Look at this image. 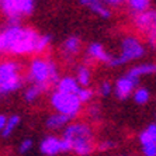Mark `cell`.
Listing matches in <instances>:
<instances>
[{
    "mask_svg": "<svg viewBox=\"0 0 156 156\" xmlns=\"http://www.w3.org/2000/svg\"><path fill=\"white\" fill-rule=\"evenodd\" d=\"M51 104L58 113L69 117L70 120H75L79 115L82 110V101L79 100L77 94H69V93H62L55 91L51 96Z\"/></svg>",
    "mask_w": 156,
    "mask_h": 156,
    "instance_id": "6",
    "label": "cell"
},
{
    "mask_svg": "<svg viewBox=\"0 0 156 156\" xmlns=\"http://www.w3.org/2000/svg\"><path fill=\"white\" fill-rule=\"evenodd\" d=\"M145 55V47L142 45V42L135 38V37H127L124 38L121 42V52L120 55L113 56L110 65L111 68H118L131 61H136V59L142 58Z\"/></svg>",
    "mask_w": 156,
    "mask_h": 156,
    "instance_id": "5",
    "label": "cell"
},
{
    "mask_svg": "<svg viewBox=\"0 0 156 156\" xmlns=\"http://www.w3.org/2000/svg\"><path fill=\"white\" fill-rule=\"evenodd\" d=\"M52 41V37L49 34H44L40 37V41H38V45H37V54H42Z\"/></svg>",
    "mask_w": 156,
    "mask_h": 156,
    "instance_id": "23",
    "label": "cell"
},
{
    "mask_svg": "<svg viewBox=\"0 0 156 156\" xmlns=\"http://www.w3.org/2000/svg\"><path fill=\"white\" fill-rule=\"evenodd\" d=\"M34 7V0H0V10L7 18L9 26H20L23 17L33 14Z\"/></svg>",
    "mask_w": 156,
    "mask_h": 156,
    "instance_id": "4",
    "label": "cell"
},
{
    "mask_svg": "<svg viewBox=\"0 0 156 156\" xmlns=\"http://www.w3.org/2000/svg\"><path fill=\"white\" fill-rule=\"evenodd\" d=\"M136 84H138V79H134L125 73L124 76H121L117 80L115 86H114V93H115L117 98L122 100V101L127 100L134 93V89H136Z\"/></svg>",
    "mask_w": 156,
    "mask_h": 156,
    "instance_id": "8",
    "label": "cell"
},
{
    "mask_svg": "<svg viewBox=\"0 0 156 156\" xmlns=\"http://www.w3.org/2000/svg\"><path fill=\"white\" fill-rule=\"evenodd\" d=\"M24 79L21 76V66L14 61H4L0 63V97L14 93L21 89Z\"/></svg>",
    "mask_w": 156,
    "mask_h": 156,
    "instance_id": "3",
    "label": "cell"
},
{
    "mask_svg": "<svg viewBox=\"0 0 156 156\" xmlns=\"http://www.w3.org/2000/svg\"><path fill=\"white\" fill-rule=\"evenodd\" d=\"M18 124H20V117H18L17 114L10 115L7 120V124H6V127H4V129H3V132H2V136H3V138L10 136V135L13 134V131L17 128Z\"/></svg>",
    "mask_w": 156,
    "mask_h": 156,
    "instance_id": "19",
    "label": "cell"
},
{
    "mask_svg": "<svg viewBox=\"0 0 156 156\" xmlns=\"http://www.w3.org/2000/svg\"><path fill=\"white\" fill-rule=\"evenodd\" d=\"M115 148V142H111V141H104V142H100L97 145V149L101 151V152H105V151H110V149Z\"/></svg>",
    "mask_w": 156,
    "mask_h": 156,
    "instance_id": "27",
    "label": "cell"
},
{
    "mask_svg": "<svg viewBox=\"0 0 156 156\" xmlns=\"http://www.w3.org/2000/svg\"><path fill=\"white\" fill-rule=\"evenodd\" d=\"M69 121H72L69 117L63 115V114H61V113H55L47 118L45 127L51 131H56V129H61V128H63V127H68V125H69V124H68Z\"/></svg>",
    "mask_w": 156,
    "mask_h": 156,
    "instance_id": "14",
    "label": "cell"
},
{
    "mask_svg": "<svg viewBox=\"0 0 156 156\" xmlns=\"http://www.w3.org/2000/svg\"><path fill=\"white\" fill-rule=\"evenodd\" d=\"M40 151L45 156H56L62 153V138L54 135L45 136L40 144Z\"/></svg>",
    "mask_w": 156,
    "mask_h": 156,
    "instance_id": "11",
    "label": "cell"
},
{
    "mask_svg": "<svg viewBox=\"0 0 156 156\" xmlns=\"http://www.w3.org/2000/svg\"><path fill=\"white\" fill-rule=\"evenodd\" d=\"M31 148H33V139H24V141L20 144V146H18V152L21 153V155H24V153H27Z\"/></svg>",
    "mask_w": 156,
    "mask_h": 156,
    "instance_id": "25",
    "label": "cell"
},
{
    "mask_svg": "<svg viewBox=\"0 0 156 156\" xmlns=\"http://www.w3.org/2000/svg\"><path fill=\"white\" fill-rule=\"evenodd\" d=\"M142 153L144 156H156V144H149V145L142 146Z\"/></svg>",
    "mask_w": 156,
    "mask_h": 156,
    "instance_id": "26",
    "label": "cell"
},
{
    "mask_svg": "<svg viewBox=\"0 0 156 156\" xmlns=\"http://www.w3.org/2000/svg\"><path fill=\"white\" fill-rule=\"evenodd\" d=\"M89 114H90L94 120H97L98 117H100V107H98V105H91L90 108H89Z\"/></svg>",
    "mask_w": 156,
    "mask_h": 156,
    "instance_id": "28",
    "label": "cell"
},
{
    "mask_svg": "<svg viewBox=\"0 0 156 156\" xmlns=\"http://www.w3.org/2000/svg\"><path fill=\"white\" fill-rule=\"evenodd\" d=\"M7 117L4 115V114H0V132H3L4 127H6V124H7Z\"/></svg>",
    "mask_w": 156,
    "mask_h": 156,
    "instance_id": "29",
    "label": "cell"
},
{
    "mask_svg": "<svg viewBox=\"0 0 156 156\" xmlns=\"http://www.w3.org/2000/svg\"><path fill=\"white\" fill-rule=\"evenodd\" d=\"M139 142L142 146L149 145V144H156V124H151L146 129L142 131V134L139 135Z\"/></svg>",
    "mask_w": 156,
    "mask_h": 156,
    "instance_id": "17",
    "label": "cell"
},
{
    "mask_svg": "<svg viewBox=\"0 0 156 156\" xmlns=\"http://www.w3.org/2000/svg\"><path fill=\"white\" fill-rule=\"evenodd\" d=\"M44 93V90L41 89L40 86H35V84H31V86L27 89L26 91H24V98H26L27 103H33L35 101L37 98L40 97L41 94Z\"/></svg>",
    "mask_w": 156,
    "mask_h": 156,
    "instance_id": "20",
    "label": "cell"
},
{
    "mask_svg": "<svg viewBox=\"0 0 156 156\" xmlns=\"http://www.w3.org/2000/svg\"><path fill=\"white\" fill-rule=\"evenodd\" d=\"M118 156H124V155H118Z\"/></svg>",
    "mask_w": 156,
    "mask_h": 156,
    "instance_id": "30",
    "label": "cell"
},
{
    "mask_svg": "<svg viewBox=\"0 0 156 156\" xmlns=\"http://www.w3.org/2000/svg\"><path fill=\"white\" fill-rule=\"evenodd\" d=\"M125 2H128V6L134 14L145 13L151 7V0H125Z\"/></svg>",
    "mask_w": 156,
    "mask_h": 156,
    "instance_id": "18",
    "label": "cell"
},
{
    "mask_svg": "<svg viewBox=\"0 0 156 156\" xmlns=\"http://www.w3.org/2000/svg\"><path fill=\"white\" fill-rule=\"evenodd\" d=\"M153 73H156V63H141V65L131 68L127 72V75L139 80V77L144 75H153Z\"/></svg>",
    "mask_w": 156,
    "mask_h": 156,
    "instance_id": "15",
    "label": "cell"
},
{
    "mask_svg": "<svg viewBox=\"0 0 156 156\" xmlns=\"http://www.w3.org/2000/svg\"><path fill=\"white\" fill-rule=\"evenodd\" d=\"M80 48H82V41H80V38L72 35L62 42L61 54H62V56H63V59H66L68 62H72L73 59L79 55Z\"/></svg>",
    "mask_w": 156,
    "mask_h": 156,
    "instance_id": "9",
    "label": "cell"
},
{
    "mask_svg": "<svg viewBox=\"0 0 156 156\" xmlns=\"http://www.w3.org/2000/svg\"><path fill=\"white\" fill-rule=\"evenodd\" d=\"M90 79H91V72H90L89 65H87V63H82V65L77 66L76 80H77V83L80 84V87H89Z\"/></svg>",
    "mask_w": 156,
    "mask_h": 156,
    "instance_id": "16",
    "label": "cell"
},
{
    "mask_svg": "<svg viewBox=\"0 0 156 156\" xmlns=\"http://www.w3.org/2000/svg\"><path fill=\"white\" fill-rule=\"evenodd\" d=\"M93 96H94V91L91 90V89H89V87H80V90L77 91V97L82 101V104L89 103L93 98Z\"/></svg>",
    "mask_w": 156,
    "mask_h": 156,
    "instance_id": "22",
    "label": "cell"
},
{
    "mask_svg": "<svg viewBox=\"0 0 156 156\" xmlns=\"http://www.w3.org/2000/svg\"><path fill=\"white\" fill-rule=\"evenodd\" d=\"M111 90H113V87H111V83L110 82H103L98 87V94L103 96V97H107V96L111 94Z\"/></svg>",
    "mask_w": 156,
    "mask_h": 156,
    "instance_id": "24",
    "label": "cell"
},
{
    "mask_svg": "<svg viewBox=\"0 0 156 156\" xmlns=\"http://www.w3.org/2000/svg\"><path fill=\"white\" fill-rule=\"evenodd\" d=\"M86 52H87V61L89 62L97 61V62H103L105 65H110V62L113 59V55H110L104 49V47H103L101 44H98V42L90 44L87 47Z\"/></svg>",
    "mask_w": 156,
    "mask_h": 156,
    "instance_id": "10",
    "label": "cell"
},
{
    "mask_svg": "<svg viewBox=\"0 0 156 156\" xmlns=\"http://www.w3.org/2000/svg\"><path fill=\"white\" fill-rule=\"evenodd\" d=\"M26 27L9 26L0 33V54H11L20 38L24 34Z\"/></svg>",
    "mask_w": 156,
    "mask_h": 156,
    "instance_id": "7",
    "label": "cell"
},
{
    "mask_svg": "<svg viewBox=\"0 0 156 156\" xmlns=\"http://www.w3.org/2000/svg\"><path fill=\"white\" fill-rule=\"evenodd\" d=\"M62 138L69 142L72 146V152L79 156H89L96 148L93 129L86 122L69 124L63 131Z\"/></svg>",
    "mask_w": 156,
    "mask_h": 156,
    "instance_id": "2",
    "label": "cell"
},
{
    "mask_svg": "<svg viewBox=\"0 0 156 156\" xmlns=\"http://www.w3.org/2000/svg\"><path fill=\"white\" fill-rule=\"evenodd\" d=\"M56 90L62 91V93H69V94H77V91L80 90V84L77 83V80L72 76H65L61 77V80L56 84Z\"/></svg>",
    "mask_w": 156,
    "mask_h": 156,
    "instance_id": "13",
    "label": "cell"
},
{
    "mask_svg": "<svg viewBox=\"0 0 156 156\" xmlns=\"http://www.w3.org/2000/svg\"><path fill=\"white\" fill-rule=\"evenodd\" d=\"M80 4L96 13L97 16L103 18H110L111 17V11L105 7V4L103 0H79Z\"/></svg>",
    "mask_w": 156,
    "mask_h": 156,
    "instance_id": "12",
    "label": "cell"
},
{
    "mask_svg": "<svg viewBox=\"0 0 156 156\" xmlns=\"http://www.w3.org/2000/svg\"><path fill=\"white\" fill-rule=\"evenodd\" d=\"M27 79L31 82V84L40 86L44 91H47L51 86L58 84L61 76H59L58 66L52 59L35 56L30 62Z\"/></svg>",
    "mask_w": 156,
    "mask_h": 156,
    "instance_id": "1",
    "label": "cell"
},
{
    "mask_svg": "<svg viewBox=\"0 0 156 156\" xmlns=\"http://www.w3.org/2000/svg\"><path fill=\"white\" fill-rule=\"evenodd\" d=\"M149 97H151L149 90L145 87H139L134 91V101L136 104H146L149 101Z\"/></svg>",
    "mask_w": 156,
    "mask_h": 156,
    "instance_id": "21",
    "label": "cell"
}]
</instances>
